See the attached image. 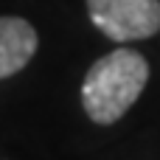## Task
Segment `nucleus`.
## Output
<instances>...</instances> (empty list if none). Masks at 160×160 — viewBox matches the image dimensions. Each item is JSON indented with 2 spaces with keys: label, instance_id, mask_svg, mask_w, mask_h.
<instances>
[{
  "label": "nucleus",
  "instance_id": "f03ea898",
  "mask_svg": "<svg viewBox=\"0 0 160 160\" xmlns=\"http://www.w3.org/2000/svg\"><path fill=\"white\" fill-rule=\"evenodd\" d=\"M87 14L115 42L149 39L160 31V0H87Z\"/></svg>",
  "mask_w": 160,
  "mask_h": 160
},
{
  "label": "nucleus",
  "instance_id": "f257e3e1",
  "mask_svg": "<svg viewBox=\"0 0 160 160\" xmlns=\"http://www.w3.org/2000/svg\"><path fill=\"white\" fill-rule=\"evenodd\" d=\"M149 82V62L143 53L118 48L90 65L82 82V107L93 124L110 127L129 112Z\"/></svg>",
  "mask_w": 160,
  "mask_h": 160
},
{
  "label": "nucleus",
  "instance_id": "7ed1b4c3",
  "mask_svg": "<svg viewBox=\"0 0 160 160\" xmlns=\"http://www.w3.org/2000/svg\"><path fill=\"white\" fill-rule=\"evenodd\" d=\"M39 37L22 17H0V79L20 73L37 53Z\"/></svg>",
  "mask_w": 160,
  "mask_h": 160
}]
</instances>
